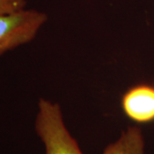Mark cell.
I'll return each instance as SVG.
<instances>
[{
	"label": "cell",
	"mask_w": 154,
	"mask_h": 154,
	"mask_svg": "<svg viewBox=\"0 0 154 154\" xmlns=\"http://www.w3.org/2000/svg\"><path fill=\"white\" fill-rule=\"evenodd\" d=\"M34 128L45 154H85L67 128L60 105L40 98Z\"/></svg>",
	"instance_id": "obj_1"
},
{
	"label": "cell",
	"mask_w": 154,
	"mask_h": 154,
	"mask_svg": "<svg viewBox=\"0 0 154 154\" xmlns=\"http://www.w3.org/2000/svg\"><path fill=\"white\" fill-rule=\"evenodd\" d=\"M47 19L44 12L26 8L0 17V57L32 41Z\"/></svg>",
	"instance_id": "obj_2"
},
{
	"label": "cell",
	"mask_w": 154,
	"mask_h": 154,
	"mask_svg": "<svg viewBox=\"0 0 154 154\" xmlns=\"http://www.w3.org/2000/svg\"><path fill=\"white\" fill-rule=\"evenodd\" d=\"M122 109L130 120L148 122L154 120V88L137 85L129 88L122 98Z\"/></svg>",
	"instance_id": "obj_3"
},
{
	"label": "cell",
	"mask_w": 154,
	"mask_h": 154,
	"mask_svg": "<svg viewBox=\"0 0 154 154\" xmlns=\"http://www.w3.org/2000/svg\"><path fill=\"white\" fill-rule=\"evenodd\" d=\"M101 154H146L142 131L135 126L128 127L119 138L109 144Z\"/></svg>",
	"instance_id": "obj_4"
},
{
	"label": "cell",
	"mask_w": 154,
	"mask_h": 154,
	"mask_svg": "<svg viewBox=\"0 0 154 154\" xmlns=\"http://www.w3.org/2000/svg\"><path fill=\"white\" fill-rule=\"evenodd\" d=\"M27 0H0V17L26 8Z\"/></svg>",
	"instance_id": "obj_5"
}]
</instances>
